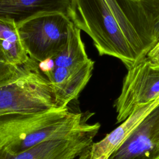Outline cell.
<instances>
[{"label": "cell", "mask_w": 159, "mask_h": 159, "mask_svg": "<svg viewBox=\"0 0 159 159\" xmlns=\"http://www.w3.org/2000/svg\"><path fill=\"white\" fill-rule=\"evenodd\" d=\"M68 16L99 55L120 60L127 70L157 43L139 0H70Z\"/></svg>", "instance_id": "6da1fadb"}, {"label": "cell", "mask_w": 159, "mask_h": 159, "mask_svg": "<svg viewBox=\"0 0 159 159\" xmlns=\"http://www.w3.org/2000/svg\"><path fill=\"white\" fill-rule=\"evenodd\" d=\"M90 115L69 111L68 107L47 111L0 116V148L12 153L42 143L68 139L100 127L90 124Z\"/></svg>", "instance_id": "7a4b0ae2"}, {"label": "cell", "mask_w": 159, "mask_h": 159, "mask_svg": "<svg viewBox=\"0 0 159 159\" xmlns=\"http://www.w3.org/2000/svg\"><path fill=\"white\" fill-rule=\"evenodd\" d=\"M94 65L86 53L81 30L75 26L66 47L39 66L50 84L57 105L66 108L89 81Z\"/></svg>", "instance_id": "3957f363"}, {"label": "cell", "mask_w": 159, "mask_h": 159, "mask_svg": "<svg viewBox=\"0 0 159 159\" xmlns=\"http://www.w3.org/2000/svg\"><path fill=\"white\" fill-rule=\"evenodd\" d=\"M58 108L49 81L31 58L14 75L0 80V116Z\"/></svg>", "instance_id": "277c9868"}, {"label": "cell", "mask_w": 159, "mask_h": 159, "mask_svg": "<svg viewBox=\"0 0 159 159\" xmlns=\"http://www.w3.org/2000/svg\"><path fill=\"white\" fill-rule=\"evenodd\" d=\"M75 27L69 16L61 12L39 14L17 25L20 39L29 57L38 63L61 51Z\"/></svg>", "instance_id": "5b68a950"}, {"label": "cell", "mask_w": 159, "mask_h": 159, "mask_svg": "<svg viewBox=\"0 0 159 159\" xmlns=\"http://www.w3.org/2000/svg\"><path fill=\"white\" fill-rule=\"evenodd\" d=\"M159 99V61L146 57L127 70L121 92L114 103L116 124L138 108Z\"/></svg>", "instance_id": "8992f818"}, {"label": "cell", "mask_w": 159, "mask_h": 159, "mask_svg": "<svg viewBox=\"0 0 159 159\" xmlns=\"http://www.w3.org/2000/svg\"><path fill=\"white\" fill-rule=\"evenodd\" d=\"M109 159H159V104L143 119Z\"/></svg>", "instance_id": "52a82bcc"}, {"label": "cell", "mask_w": 159, "mask_h": 159, "mask_svg": "<svg viewBox=\"0 0 159 159\" xmlns=\"http://www.w3.org/2000/svg\"><path fill=\"white\" fill-rule=\"evenodd\" d=\"M99 128L71 139L45 142L17 153H12L0 148V159H76L91 147Z\"/></svg>", "instance_id": "ba28073f"}, {"label": "cell", "mask_w": 159, "mask_h": 159, "mask_svg": "<svg viewBox=\"0 0 159 159\" xmlns=\"http://www.w3.org/2000/svg\"><path fill=\"white\" fill-rule=\"evenodd\" d=\"M70 0H0V19L17 25L39 14L69 15Z\"/></svg>", "instance_id": "9c48e42d"}, {"label": "cell", "mask_w": 159, "mask_h": 159, "mask_svg": "<svg viewBox=\"0 0 159 159\" xmlns=\"http://www.w3.org/2000/svg\"><path fill=\"white\" fill-rule=\"evenodd\" d=\"M158 104L159 99L138 108L104 138L98 142H93L88 159H109L137 125Z\"/></svg>", "instance_id": "30bf717a"}, {"label": "cell", "mask_w": 159, "mask_h": 159, "mask_svg": "<svg viewBox=\"0 0 159 159\" xmlns=\"http://www.w3.org/2000/svg\"><path fill=\"white\" fill-rule=\"evenodd\" d=\"M0 47L9 63L22 66L30 60L19 34L17 25L0 19Z\"/></svg>", "instance_id": "8fae6325"}, {"label": "cell", "mask_w": 159, "mask_h": 159, "mask_svg": "<svg viewBox=\"0 0 159 159\" xmlns=\"http://www.w3.org/2000/svg\"><path fill=\"white\" fill-rule=\"evenodd\" d=\"M148 20L156 42H159V0H139Z\"/></svg>", "instance_id": "7c38bea8"}, {"label": "cell", "mask_w": 159, "mask_h": 159, "mask_svg": "<svg viewBox=\"0 0 159 159\" xmlns=\"http://www.w3.org/2000/svg\"><path fill=\"white\" fill-rule=\"evenodd\" d=\"M20 66L9 63L0 47V80L14 75L19 71Z\"/></svg>", "instance_id": "4fadbf2b"}, {"label": "cell", "mask_w": 159, "mask_h": 159, "mask_svg": "<svg viewBox=\"0 0 159 159\" xmlns=\"http://www.w3.org/2000/svg\"><path fill=\"white\" fill-rule=\"evenodd\" d=\"M90 149H91V147L88 148L82 153H81L76 159H88L90 154Z\"/></svg>", "instance_id": "5bb4252c"}]
</instances>
